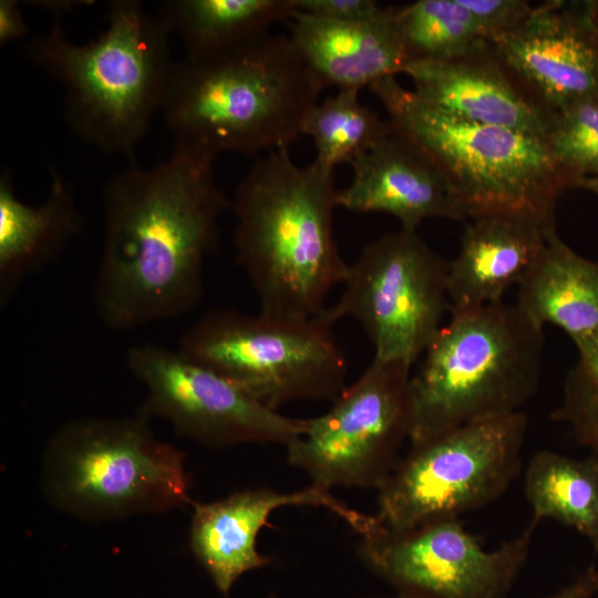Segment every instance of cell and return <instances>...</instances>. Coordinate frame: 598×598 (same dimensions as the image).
Instances as JSON below:
<instances>
[{"label": "cell", "instance_id": "obj_1", "mask_svg": "<svg viewBox=\"0 0 598 598\" xmlns=\"http://www.w3.org/2000/svg\"><path fill=\"white\" fill-rule=\"evenodd\" d=\"M205 153L174 145L151 168L115 174L103 192L104 240L94 283L100 319L131 330L190 311L230 199Z\"/></svg>", "mask_w": 598, "mask_h": 598}, {"label": "cell", "instance_id": "obj_2", "mask_svg": "<svg viewBox=\"0 0 598 598\" xmlns=\"http://www.w3.org/2000/svg\"><path fill=\"white\" fill-rule=\"evenodd\" d=\"M333 172L298 166L288 148L257 157L239 183L230 210L234 245L259 300V313L280 319L320 316L348 266L338 249Z\"/></svg>", "mask_w": 598, "mask_h": 598}, {"label": "cell", "instance_id": "obj_3", "mask_svg": "<svg viewBox=\"0 0 598 598\" xmlns=\"http://www.w3.org/2000/svg\"><path fill=\"white\" fill-rule=\"evenodd\" d=\"M322 90L290 38L266 33L175 61L162 112L177 146L259 157L303 135Z\"/></svg>", "mask_w": 598, "mask_h": 598}, {"label": "cell", "instance_id": "obj_4", "mask_svg": "<svg viewBox=\"0 0 598 598\" xmlns=\"http://www.w3.org/2000/svg\"><path fill=\"white\" fill-rule=\"evenodd\" d=\"M61 17L29 43V58L63 87L66 120L81 138L128 156L162 111L172 32L136 0L111 1L106 28L85 43L66 38Z\"/></svg>", "mask_w": 598, "mask_h": 598}, {"label": "cell", "instance_id": "obj_5", "mask_svg": "<svg viewBox=\"0 0 598 598\" xmlns=\"http://www.w3.org/2000/svg\"><path fill=\"white\" fill-rule=\"evenodd\" d=\"M543 328L504 301L451 312L411 374L410 446L520 411L537 392Z\"/></svg>", "mask_w": 598, "mask_h": 598}, {"label": "cell", "instance_id": "obj_6", "mask_svg": "<svg viewBox=\"0 0 598 598\" xmlns=\"http://www.w3.org/2000/svg\"><path fill=\"white\" fill-rule=\"evenodd\" d=\"M369 87L395 130L445 176L466 218L507 215L555 226L556 202L571 179L545 138L455 117L395 76Z\"/></svg>", "mask_w": 598, "mask_h": 598}, {"label": "cell", "instance_id": "obj_7", "mask_svg": "<svg viewBox=\"0 0 598 598\" xmlns=\"http://www.w3.org/2000/svg\"><path fill=\"white\" fill-rule=\"evenodd\" d=\"M190 485L185 453L158 439L142 413L69 421L42 455L47 501L83 520L163 514L193 504Z\"/></svg>", "mask_w": 598, "mask_h": 598}, {"label": "cell", "instance_id": "obj_8", "mask_svg": "<svg viewBox=\"0 0 598 598\" xmlns=\"http://www.w3.org/2000/svg\"><path fill=\"white\" fill-rule=\"evenodd\" d=\"M330 324L231 309L206 312L178 351L236 383L270 409L298 400L333 401L347 386V361Z\"/></svg>", "mask_w": 598, "mask_h": 598}, {"label": "cell", "instance_id": "obj_9", "mask_svg": "<svg viewBox=\"0 0 598 598\" xmlns=\"http://www.w3.org/2000/svg\"><path fill=\"white\" fill-rule=\"evenodd\" d=\"M527 425L518 411L410 446L378 489L375 522L406 530L460 519L496 501L520 472Z\"/></svg>", "mask_w": 598, "mask_h": 598}, {"label": "cell", "instance_id": "obj_10", "mask_svg": "<svg viewBox=\"0 0 598 598\" xmlns=\"http://www.w3.org/2000/svg\"><path fill=\"white\" fill-rule=\"evenodd\" d=\"M447 271L448 261L416 231L386 233L348 266L340 298L321 316L330 324L353 319L370 338L374 358L412 367L450 312Z\"/></svg>", "mask_w": 598, "mask_h": 598}, {"label": "cell", "instance_id": "obj_11", "mask_svg": "<svg viewBox=\"0 0 598 598\" xmlns=\"http://www.w3.org/2000/svg\"><path fill=\"white\" fill-rule=\"evenodd\" d=\"M411 365L373 358L362 374L287 448L311 484L379 489L411 433Z\"/></svg>", "mask_w": 598, "mask_h": 598}, {"label": "cell", "instance_id": "obj_12", "mask_svg": "<svg viewBox=\"0 0 598 598\" xmlns=\"http://www.w3.org/2000/svg\"><path fill=\"white\" fill-rule=\"evenodd\" d=\"M539 524L530 518L517 536L486 549L460 519L406 530L385 529L374 519L360 536L359 555L394 594L408 598H508Z\"/></svg>", "mask_w": 598, "mask_h": 598}, {"label": "cell", "instance_id": "obj_13", "mask_svg": "<svg viewBox=\"0 0 598 598\" xmlns=\"http://www.w3.org/2000/svg\"><path fill=\"white\" fill-rule=\"evenodd\" d=\"M126 363L146 390L141 413L166 420L198 444L225 448L271 443L287 447L307 427V420L280 414L178 350L136 344L127 350Z\"/></svg>", "mask_w": 598, "mask_h": 598}, {"label": "cell", "instance_id": "obj_14", "mask_svg": "<svg viewBox=\"0 0 598 598\" xmlns=\"http://www.w3.org/2000/svg\"><path fill=\"white\" fill-rule=\"evenodd\" d=\"M513 81L545 111L598 96L595 1H546L515 30L489 42Z\"/></svg>", "mask_w": 598, "mask_h": 598}, {"label": "cell", "instance_id": "obj_15", "mask_svg": "<svg viewBox=\"0 0 598 598\" xmlns=\"http://www.w3.org/2000/svg\"><path fill=\"white\" fill-rule=\"evenodd\" d=\"M286 506L322 507L344 520L359 536L372 524L365 515L316 485L295 491L248 488L228 496L194 505L189 528V547L206 570L216 589L228 595L237 580L270 563L257 549L260 530L270 515Z\"/></svg>", "mask_w": 598, "mask_h": 598}, {"label": "cell", "instance_id": "obj_16", "mask_svg": "<svg viewBox=\"0 0 598 598\" xmlns=\"http://www.w3.org/2000/svg\"><path fill=\"white\" fill-rule=\"evenodd\" d=\"M350 166L352 179L338 190V207L389 214L402 229L414 231L429 218L467 219L445 176L391 122L389 131Z\"/></svg>", "mask_w": 598, "mask_h": 598}, {"label": "cell", "instance_id": "obj_17", "mask_svg": "<svg viewBox=\"0 0 598 598\" xmlns=\"http://www.w3.org/2000/svg\"><path fill=\"white\" fill-rule=\"evenodd\" d=\"M401 73L421 100L447 114L546 138L550 113L513 81L491 45L454 60L409 62Z\"/></svg>", "mask_w": 598, "mask_h": 598}, {"label": "cell", "instance_id": "obj_18", "mask_svg": "<svg viewBox=\"0 0 598 598\" xmlns=\"http://www.w3.org/2000/svg\"><path fill=\"white\" fill-rule=\"evenodd\" d=\"M289 38L322 89L358 90L401 73L409 58L392 8L364 21H333L295 11Z\"/></svg>", "mask_w": 598, "mask_h": 598}, {"label": "cell", "instance_id": "obj_19", "mask_svg": "<svg viewBox=\"0 0 598 598\" xmlns=\"http://www.w3.org/2000/svg\"><path fill=\"white\" fill-rule=\"evenodd\" d=\"M555 226L535 220L487 215L471 218L448 261L450 313L503 301L542 251Z\"/></svg>", "mask_w": 598, "mask_h": 598}, {"label": "cell", "instance_id": "obj_20", "mask_svg": "<svg viewBox=\"0 0 598 598\" xmlns=\"http://www.w3.org/2000/svg\"><path fill=\"white\" fill-rule=\"evenodd\" d=\"M51 181L45 199L28 205L18 198L10 175H1V305L27 277L55 260L82 230L83 217L72 185L54 169Z\"/></svg>", "mask_w": 598, "mask_h": 598}, {"label": "cell", "instance_id": "obj_21", "mask_svg": "<svg viewBox=\"0 0 598 598\" xmlns=\"http://www.w3.org/2000/svg\"><path fill=\"white\" fill-rule=\"evenodd\" d=\"M516 306L535 324H553L575 342L598 332V262L553 230L522 281Z\"/></svg>", "mask_w": 598, "mask_h": 598}, {"label": "cell", "instance_id": "obj_22", "mask_svg": "<svg viewBox=\"0 0 598 598\" xmlns=\"http://www.w3.org/2000/svg\"><path fill=\"white\" fill-rule=\"evenodd\" d=\"M293 12L292 0H168L158 11L193 58L254 40L275 23H288Z\"/></svg>", "mask_w": 598, "mask_h": 598}, {"label": "cell", "instance_id": "obj_23", "mask_svg": "<svg viewBox=\"0 0 598 598\" xmlns=\"http://www.w3.org/2000/svg\"><path fill=\"white\" fill-rule=\"evenodd\" d=\"M524 492L532 518L568 526L598 550V460L538 451L529 460Z\"/></svg>", "mask_w": 598, "mask_h": 598}, {"label": "cell", "instance_id": "obj_24", "mask_svg": "<svg viewBox=\"0 0 598 598\" xmlns=\"http://www.w3.org/2000/svg\"><path fill=\"white\" fill-rule=\"evenodd\" d=\"M392 12L409 62L454 60L489 45L460 0H419Z\"/></svg>", "mask_w": 598, "mask_h": 598}, {"label": "cell", "instance_id": "obj_25", "mask_svg": "<svg viewBox=\"0 0 598 598\" xmlns=\"http://www.w3.org/2000/svg\"><path fill=\"white\" fill-rule=\"evenodd\" d=\"M358 90H338L310 111L303 135L313 141L315 162L333 172L340 164L351 165L390 128L359 100Z\"/></svg>", "mask_w": 598, "mask_h": 598}, {"label": "cell", "instance_id": "obj_26", "mask_svg": "<svg viewBox=\"0 0 598 598\" xmlns=\"http://www.w3.org/2000/svg\"><path fill=\"white\" fill-rule=\"evenodd\" d=\"M545 141L571 184L578 177L598 176V96L551 112Z\"/></svg>", "mask_w": 598, "mask_h": 598}, {"label": "cell", "instance_id": "obj_27", "mask_svg": "<svg viewBox=\"0 0 598 598\" xmlns=\"http://www.w3.org/2000/svg\"><path fill=\"white\" fill-rule=\"evenodd\" d=\"M575 346L577 360L566 377L560 404L551 417L565 423L577 442L598 460V332Z\"/></svg>", "mask_w": 598, "mask_h": 598}, {"label": "cell", "instance_id": "obj_28", "mask_svg": "<svg viewBox=\"0 0 598 598\" xmlns=\"http://www.w3.org/2000/svg\"><path fill=\"white\" fill-rule=\"evenodd\" d=\"M460 2L470 11L488 42L518 28L534 7L523 0H460Z\"/></svg>", "mask_w": 598, "mask_h": 598}, {"label": "cell", "instance_id": "obj_29", "mask_svg": "<svg viewBox=\"0 0 598 598\" xmlns=\"http://www.w3.org/2000/svg\"><path fill=\"white\" fill-rule=\"evenodd\" d=\"M295 11L343 22L371 20L385 8L372 0H292Z\"/></svg>", "mask_w": 598, "mask_h": 598}, {"label": "cell", "instance_id": "obj_30", "mask_svg": "<svg viewBox=\"0 0 598 598\" xmlns=\"http://www.w3.org/2000/svg\"><path fill=\"white\" fill-rule=\"evenodd\" d=\"M28 33V25L20 11L18 1H0V44L4 47L10 42L23 38Z\"/></svg>", "mask_w": 598, "mask_h": 598}, {"label": "cell", "instance_id": "obj_31", "mask_svg": "<svg viewBox=\"0 0 598 598\" xmlns=\"http://www.w3.org/2000/svg\"><path fill=\"white\" fill-rule=\"evenodd\" d=\"M597 594V568L589 566L569 584L543 598H594Z\"/></svg>", "mask_w": 598, "mask_h": 598}, {"label": "cell", "instance_id": "obj_32", "mask_svg": "<svg viewBox=\"0 0 598 598\" xmlns=\"http://www.w3.org/2000/svg\"><path fill=\"white\" fill-rule=\"evenodd\" d=\"M571 186L580 187L598 194V176L578 177L573 182Z\"/></svg>", "mask_w": 598, "mask_h": 598}, {"label": "cell", "instance_id": "obj_33", "mask_svg": "<svg viewBox=\"0 0 598 598\" xmlns=\"http://www.w3.org/2000/svg\"><path fill=\"white\" fill-rule=\"evenodd\" d=\"M370 598H408V597L393 592L392 595H389V596H377V597H370Z\"/></svg>", "mask_w": 598, "mask_h": 598}, {"label": "cell", "instance_id": "obj_34", "mask_svg": "<svg viewBox=\"0 0 598 598\" xmlns=\"http://www.w3.org/2000/svg\"><path fill=\"white\" fill-rule=\"evenodd\" d=\"M266 598H277V597H276V595L270 594V595H268Z\"/></svg>", "mask_w": 598, "mask_h": 598}, {"label": "cell", "instance_id": "obj_35", "mask_svg": "<svg viewBox=\"0 0 598 598\" xmlns=\"http://www.w3.org/2000/svg\"><path fill=\"white\" fill-rule=\"evenodd\" d=\"M595 4H596V7H597V9H598V1H595Z\"/></svg>", "mask_w": 598, "mask_h": 598}, {"label": "cell", "instance_id": "obj_36", "mask_svg": "<svg viewBox=\"0 0 598 598\" xmlns=\"http://www.w3.org/2000/svg\"><path fill=\"white\" fill-rule=\"evenodd\" d=\"M597 586H598V569H597Z\"/></svg>", "mask_w": 598, "mask_h": 598}]
</instances>
